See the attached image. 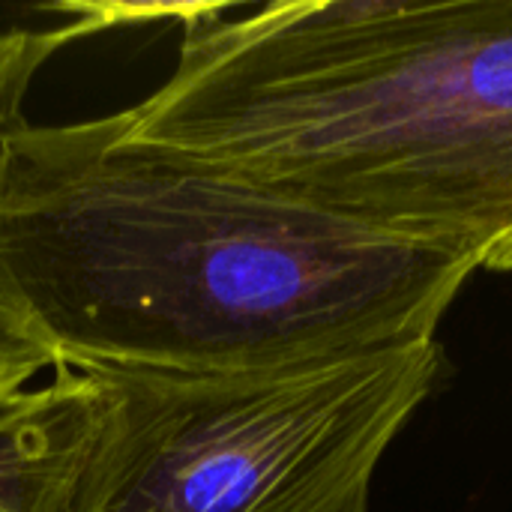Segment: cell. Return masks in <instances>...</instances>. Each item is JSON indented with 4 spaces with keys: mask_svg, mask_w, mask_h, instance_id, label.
Masks as SVG:
<instances>
[{
    "mask_svg": "<svg viewBox=\"0 0 512 512\" xmlns=\"http://www.w3.org/2000/svg\"><path fill=\"white\" fill-rule=\"evenodd\" d=\"M78 36H84L78 24L60 30H9L0 51V84L21 72H36L54 51ZM45 369H51V360L0 315V402L30 387Z\"/></svg>",
    "mask_w": 512,
    "mask_h": 512,
    "instance_id": "5b68a950",
    "label": "cell"
},
{
    "mask_svg": "<svg viewBox=\"0 0 512 512\" xmlns=\"http://www.w3.org/2000/svg\"><path fill=\"white\" fill-rule=\"evenodd\" d=\"M0 84V315L51 366L264 372L432 342L468 261Z\"/></svg>",
    "mask_w": 512,
    "mask_h": 512,
    "instance_id": "6da1fadb",
    "label": "cell"
},
{
    "mask_svg": "<svg viewBox=\"0 0 512 512\" xmlns=\"http://www.w3.org/2000/svg\"><path fill=\"white\" fill-rule=\"evenodd\" d=\"M441 366L432 339L264 372L87 369L102 414L78 512H369Z\"/></svg>",
    "mask_w": 512,
    "mask_h": 512,
    "instance_id": "3957f363",
    "label": "cell"
},
{
    "mask_svg": "<svg viewBox=\"0 0 512 512\" xmlns=\"http://www.w3.org/2000/svg\"><path fill=\"white\" fill-rule=\"evenodd\" d=\"M93 372L51 366V381L0 402V512H78L99 432Z\"/></svg>",
    "mask_w": 512,
    "mask_h": 512,
    "instance_id": "277c9868",
    "label": "cell"
},
{
    "mask_svg": "<svg viewBox=\"0 0 512 512\" xmlns=\"http://www.w3.org/2000/svg\"><path fill=\"white\" fill-rule=\"evenodd\" d=\"M174 18V72L117 111L132 135L512 276V0Z\"/></svg>",
    "mask_w": 512,
    "mask_h": 512,
    "instance_id": "7a4b0ae2",
    "label": "cell"
}]
</instances>
